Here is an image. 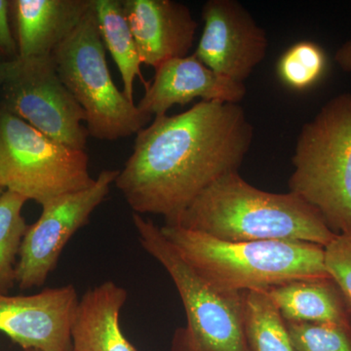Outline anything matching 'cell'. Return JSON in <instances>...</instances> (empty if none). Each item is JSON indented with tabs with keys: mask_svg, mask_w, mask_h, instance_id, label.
Returning a JSON list of instances; mask_svg holds the SVG:
<instances>
[{
	"mask_svg": "<svg viewBox=\"0 0 351 351\" xmlns=\"http://www.w3.org/2000/svg\"><path fill=\"white\" fill-rule=\"evenodd\" d=\"M252 141L253 127L239 104L200 101L138 132L114 184L135 214L159 215L175 226L205 189L239 172Z\"/></svg>",
	"mask_w": 351,
	"mask_h": 351,
	"instance_id": "cell-1",
	"label": "cell"
},
{
	"mask_svg": "<svg viewBox=\"0 0 351 351\" xmlns=\"http://www.w3.org/2000/svg\"><path fill=\"white\" fill-rule=\"evenodd\" d=\"M175 226L230 242L302 241L325 248L336 237L299 196L262 191L239 172L205 189Z\"/></svg>",
	"mask_w": 351,
	"mask_h": 351,
	"instance_id": "cell-2",
	"label": "cell"
},
{
	"mask_svg": "<svg viewBox=\"0 0 351 351\" xmlns=\"http://www.w3.org/2000/svg\"><path fill=\"white\" fill-rule=\"evenodd\" d=\"M161 232L208 284L225 293L269 290L276 286L327 278L324 247L302 241H223L165 225Z\"/></svg>",
	"mask_w": 351,
	"mask_h": 351,
	"instance_id": "cell-3",
	"label": "cell"
},
{
	"mask_svg": "<svg viewBox=\"0 0 351 351\" xmlns=\"http://www.w3.org/2000/svg\"><path fill=\"white\" fill-rule=\"evenodd\" d=\"M290 193L336 235L351 233V93L334 97L298 137Z\"/></svg>",
	"mask_w": 351,
	"mask_h": 351,
	"instance_id": "cell-4",
	"label": "cell"
},
{
	"mask_svg": "<svg viewBox=\"0 0 351 351\" xmlns=\"http://www.w3.org/2000/svg\"><path fill=\"white\" fill-rule=\"evenodd\" d=\"M143 248L166 269L181 297L186 326L175 332L172 351H250L243 325V293L217 290L168 241L151 219L133 215Z\"/></svg>",
	"mask_w": 351,
	"mask_h": 351,
	"instance_id": "cell-5",
	"label": "cell"
},
{
	"mask_svg": "<svg viewBox=\"0 0 351 351\" xmlns=\"http://www.w3.org/2000/svg\"><path fill=\"white\" fill-rule=\"evenodd\" d=\"M52 56L60 78L84 110L90 136L119 140L149 123L152 117L141 112L113 82L93 0L82 22Z\"/></svg>",
	"mask_w": 351,
	"mask_h": 351,
	"instance_id": "cell-6",
	"label": "cell"
},
{
	"mask_svg": "<svg viewBox=\"0 0 351 351\" xmlns=\"http://www.w3.org/2000/svg\"><path fill=\"white\" fill-rule=\"evenodd\" d=\"M88 160L85 151L60 144L0 105V186L5 191L43 206L94 184Z\"/></svg>",
	"mask_w": 351,
	"mask_h": 351,
	"instance_id": "cell-7",
	"label": "cell"
},
{
	"mask_svg": "<svg viewBox=\"0 0 351 351\" xmlns=\"http://www.w3.org/2000/svg\"><path fill=\"white\" fill-rule=\"evenodd\" d=\"M0 105L60 144L85 151L86 115L62 82L51 56L16 60L0 88Z\"/></svg>",
	"mask_w": 351,
	"mask_h": 351,
	"instance_id": "cell-8",
	"label": "cell"
},
{
	"mask_svg": "<svg viewBox=\"0 0 351 351\" xmlns=\"http://www.w3.org/2000/svg\"><path fill=\"white\" fill-rule=\"evenodd\" d=\"M119 172L101 171L90 188L58 196L43 205V213L27 226L21 245L16 265V283L21 290L45 284L69 240L107 198Z\"/></svg>",
	"mask_w": 351,
	"mask_h": 351,
	"instance_id": "cell-9",
	"label": "cell"
},
{
	"mask_svg": "<svg viewBox=\"0 0 351 351\" xmlns=\"http://www.w3.org/2000/svg\"><path fill=\"white\" fill-rule=\"evenodd\" d=\"M202 19L193 55L218 75L244 83L267 56V34L237 0H209Z\"/></svg>",
	"mask_w": 351,
	"mask_h": 351,
	"instance_id": "cell-10",
	"label": "cell"
},
{
	"mask_svg": "<svg viewBox=\"0 0 351 351\" xmlns=\"http://www.w3.org/2000/svg\"><path fill=\"white\" fill-rule=\"evenodd\" d=\"M80 300L71 284L31 295L0 294V332L24 350L73 351Z\"/></svg>",
	"mask_w": 351,
	"mask_h": 351,
	"instance_id": "cell-11",
	"label": "cell"
},
{
	"mask_svg": "<svg viewBox=\"0 0 351 351\" xmlns=\"http://www.w3.org/2000/svg\"><path fill=\"white\" fill-rule=\"evenodd\" d=\"M244 83L219 75L195 56L170 60L156 69L151 83L138 108L145 114L166 115L176 105L184 106L195 99L239 104L246 95Z\"/></svg>",
	"mask_w": 351,
	"mask_h": 351,
	"instance_id": "cell-12",
	"label": "cell"
},
{
	"mask_svg": "<svg viewBox=\"0 0 351 351\" xmlns=\"http://www.w3.org/2000/svg\"><path fill=\"white\" fill-rule=\"evenodd\" d=\"M141 63L152 68L189 56L198 24L188 6L173 0H122Z\"/></svg>",
	"mask_w": 351,
	"mask_h": 351,
	"instance_id": "cell-13",
	"label": "cell"
},
{
	"mask_svg": "<svg viewBox=\"0 0 351 351\" xmlns=\"http://www.w3.org/2000/svg\"><path fill=\"white\" fill-rule=\"evenodd\" d=\"M91 5L92 0H10L18 58L51 56Z\"/></svg>",
	"mask_w": 351,
	"mask_h": 351,
	"instance_id": "cell-14",
	"label": "cell"
},
{
	"mask_svg": "<svg viewBox=\"0 0 351 351\" xmlns=\"http://www.w3.org/2000/svg\"><path fill=\"white\" fill-rule=\"evenodd\" d=\"M127 291L112 281L89 289L80 300L71 327L73 351H138L120 327Z\"/></svg>",
	"mask_w": 351,
	"mask_h": 351,
	"instance_id": "cell-15",
	"label": "cell"
},
{
	"mask_svg": "<svg viewBox=\"0 0 351 351\" xmlns=\"http://www.w3.org/2000/svg\"><path fill=\"white\" fill-rule=\"evenodd\" d=\"M267 293L286 323L351 326L350 306L331 277L293 281Z\"/></svg>",
	"mask_w": 351,
	"mask_h": 351,
	"instance_id": "cell-16",
	"label": "cell"
},
{
	"mask_svg": "<svg viewBox=\"0 0 351 351\" xmlns=\"http://www.w3.org/2000/svg\"><path fill=\"white\" fill-rule=\"evenodd\" d=\"M95 14L101 40L112 55L123 82V93L134 103V83L138 77L145 82L141 71L140 57L124 13L122 0H93Z\"/></svg>",
	"mask_w": 351,
	"mask_h": 351,
	"instance_id": "cell-17",
	"label": "cell"
},
{
	"mask_svg": "<svg viewBox=\"0 0 351 351\" xmlns=\"http://www.w3.org/2000/svg\"><path fill=\"white\" fill-rule=\"evenodd\" d=\"M243 325L250 351H297L287 323L267 291L243 293Z\"/></svg>",
	"mask_w": 351,
	"mask_h": 351,
	"instance_id": "cell-18",
	"label": "cell"
},
{
	"mask_svg": "<svg viewBox=\"0 0 351 351\" xmlns=\"http://www.w3.org/2000/svg\"><path fill=\"white\" fill-rule=\"evenodd\" d=\"M27 201L10 191L0 195V294H7L16 283V265L29 226L22 214Z\"/></svg>",
	"mask_w": 351,
	"mask_h": 351,
	"instance_id": "cell-19",
	"label": "cell"
},
{
	"mask_svg": "<svg viewBox=\"0 0 351 351\" xmlns=\"http://www.w3.org/2000/svg\"><path fill=\"white\" fill-rule=\"evenodd\" d=\"M327 69L324 49L313 41H299L279 58L276 71L285 86L304 91L319 82Z\"/></svg>",
	"mask_w": 351,
	"mask_h": 351,
	"instance_id": "cell-20",
	"label": "cell"
},
{
	"mask_svg": "<svg viewBox=\"0 0 351 351\" xmlns=\"http://www.w3.org/2000/svg\"><path fill=\"white\" fill-rule=\"evenodd\" d=\"M297 351H351V326L287 323Z\"/></svg>",
	"mask_w": 351,
	"mask_h": 351,
	"instance_id": "cell-21",
	"label": "cell"
},
{
	"mask_svg": "<svg viewBox=\"0 0 351 351\" xmlns=\"http://www.w3.org/2000/svg\"><path fill=\"white\" fill-rule=\"evenodd\" d=\"M324 250L328 274L338 284L351 311V233L336 235Z\"/></svg>",
	"mask_w": 351,
	"mask_h": 351,
	"instance_id": "cell-22",
	"label": "cell"
},
{
	"mask_svg": "<svg viewBox=\"0 0 351 351\" xmlns=\"http://www.w3.org/2000/svg\"><path fill=\"white\" fill-rule=\"evenodd\" d=\"M18 57L19 53L11 23L10 0H0V59L14 61Z\"/></svg>",
	"mask_w": 351,
	"mask_h": 351,
	"instance_id": "cell-23",
	"label": "cell"
},
{
	"mask_svg": "<svg viewBox=\"0 0 351 351\" xmlns=\"http://www.w3.org/2000/svg\"><path fill=\"white\" fill-rule=\"evenodd\" d=\"M335 61L346 73H351V39L343 43L335 54Z\"/></svg>",
	"mask_w": 351,
	"mask_h": 351,
	"instance_id": "cell-24",
	"label": "cell"
},
{
	"mask_svg": "<svg viewBox=\"0 0 351 351\" xmlns=\"http://www.w3.org/2000/svg\"><path fill=\"white\" fill-rule=\"evenodd\" d=\"M16 60H14V61H6V60L0 59V88L5 83L11 73H12L14 66H15Z\"/></svg>",
	"mask_w": 351,
	"mask_h": 351,
	"instance_id": "cell-25",
	"label": "cell"
},
{
	"mask_svg": "<svg viewBox=\"0 0 351 351\" xmlns=\"http://www.w3.org/2000/svg\"><path fill=\"white\" fill-rule=\"evenodd\" d=\"M4 191H5V189H4L3 188H2L1 186H0V195H1L2 193H4Z\"/></svg>",
	"mask_w": 351,
	"mask_h": 351,
	"instance_id": "cell-26",
	"label": "cell"
},
{
	"mask_svg": "<svg viewBox=\"0 0 351 351\" xmlns=\"http://www.w3.org/2000/svg\"><path fill=\"white\" fill-rule=\"evenodd\" d=\"M24 351H39V350H25Z\"/></svg>",
	"mask_w": 351,
	"mask_h": 351,
	"instance_id": "cell-27",
	"label": "cell"
}]
</instances>
